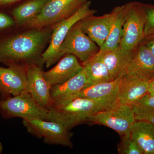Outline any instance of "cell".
Returning <instances> with one entry per match:
<instances>
[{
    "label": "cell",
    "mask_w": 154,
    "mask_h": 154,
    "mask_svg": "<svg viewBox=\"0 0 154 154\" xmlns=\"http://www.w3.org/2000/svg\"><path fill=\"white\" fill-rule=\"evenodd\" d=\"M52 27V26H51ZM31 29L0 42V63L6 65L45 64L42 54L49 42L53 26Z\"/></svg>",
    "instance_id": "6da1fadb"
},
{
    "label": "cell",
    "mask_w": 154,
    "mask_h": 154,
    "mask_svg": "<svg viewBox=\"0 0 154 154\" xmlns=\"http://www.w3.org/2000/svg\"><path fill=\"white\" fill-rule=\"evenodd\" d=\"M109 109L99 101L78 97L65 105L48 110L46 120L60 122L69 129L88 121L102 110Z\"/></svg>",
    "instance_id": "7a4b0ae2"
},
{
    "label": "cell",
    "mask_w": 154,
    "mask_h": 154,
    "mask_svg": "<svg viewBox=\"0 0 154 154\" xmlns=\"http://www.w3.org/2000/svg\"><path fill=\"white\" fill-rule=\"evenodd\" d=\"M146 22L144 4L137 2L125 4L123 33L119 46L125 50L134 51L144 38Z\"/></svg>",
    "instance_id": "3957f363"
},
{
    "label": "cell",
    "mask_w": 154,
    "mask_h": 154,
    "mask_svg": "<svg viewBox=\"0 0 154 154\" xmlns=\"http://www.w3.org/2000/svg\"><path fill=\"white\" fill-rule=\"evenodd\" d=\"M91 1H88L73 15L53 26L49 45L42 54L46 67L49 68L61 58L60 47L74 25L84 18L94 15L97 11L91 8Z\"/></svg>",
    "instance_id": "277c9868"
},
{
    "label": "cell",
    "mask_w": 154,
    "mask_h": 154,
    "mask_svg": "<svg viewBox=\"0 0 154 154\" xmlns=\"http://www.w3.org/2000/svg\"><path fill=\"white\" fill-rule=\"evenodd\" d=\"M88 0H49L35 18L24 26L31 29L51 27L70 17Z\"/></svg>",
    "instance_id": "5b68a950"
},
{
    "label": "cell",
    "mask_w": 154,
    "mask_h": 154,
    "mask_svg": "<svg viewBox=\"0 0 154 154\" xmlns=\"http://www.w3.org/2000/svg\"><path fill=\"white\" fill-rule=\"evenodd\" d=\"M48 112L25 90L17 96L0 100V113L5 119L17 117L23 119L46 120Z\"/></svg>",
    "instance_id": "8992f818"
},
{
    "label": "cell",
    "mask_w": 154,
    "mask_h": 154,
    "mask_svg": "<svg viewBox=\"0 0 154 154\" xmlns=\"http://www.w3.org/2000/svg\"><path fill=\"white\" fill-rule=\"evenodd\" d=\"M22 123L27 132L39 139L45 143L72 148V134L63 125L53 121L40 119H23Z\"/></svg>",
    "instance_id": "52a82bcc"
},
{
    "label": "cell",
    "mask_w": 154,
    "mask_h": 154,
    "mask_svg": "<svg viewBox=\"0 0 154 154\" xmlns=\"http://www.w3.org/2000/svg\"><path fill=\"white\" fill-rule=\"evenodd\" d=\"M136 120L131 106L118 103L112 108L95 113L87 122L107 127L122 137L131 134Z\"/></svg>",
    "instance_id": "ba28073f"
},
{
    "label": "cell",
    "mask_w": 154,
    "mask_h": 154,
    "mask_svg": "<svg viewBox=\"0 0 154 154\" xmlns=\"http://www.w3.org/2000/svg\"><path fill=\"white\" fill-rule=\"evenodd\" d=\"M59 51L61 57L66 54H72L83 62L98 53L99 47L77 23L69 31Z\"/></svg>",
    "instance_id": "9c48e42d"
},
{
    "label": "cell",
    "mask_w": 154,
    "mask_h": 154,
    "mask_svg": "<svg viewBox=\"0 0 154 154\" xmlns=\"http://www.w3.org/2000/svg\"><path fill=\"white\" fill-rule=\"evenodd\" d=\"M26 66L12 65L8 68L0 67V94L1 99L19 95L26 90Z\"/></svg>",
    "instance_id": "30bf717a"
},
{
    "label": "cell",
    "mask_w": 154,
    "mask_h": 154,
    "mask_svg": "<svg viewBox=\"0 0 154 154\" xmlns=\"http://www.w3.org/2000/svg\"><path fill=\"white\" fill-rule=\"evenodd\" d=\"M42 67L36 64L26 66L27 80L25 91L42 107L49 110L51 106V87L45 79Z\"/></svg>",
    "instance_id": "8fae6325"
},
{
    "label": "cell",
    "mask_w": 154,
    "mask_h": 154,
    "mask_svg": "<svg viewBox=\"0 0 154 154\" xmlns=\"http://www.w3.org/2000/svg\"><path fill=\"white\" fill-rule=\"evenodd\" d=\"M87 84V78L83 69L65 82L53 86L50 89L51 106L50 109L65 105L78 97Z\"/></svg>",
    "instance_id": "7c38bea8"
},
{
    "label": "cell",
    "mask_w": 154,
    "mask_h": 154,
    "mask_svg": "<svg viewBox=\"0 0 154 154\" xmlns=\"http://www.w3.org/2000/svg\"><path fill=\"white\" fill-rule=\"evenodd\" d=\"M125 75L147 82L154 79V56L144 45L135 50Z\"/></svg>",
    "instance_id": "4fadbf2b"
},
{
    "label": "cell",
    "mask_w": 154,
    "mask_h": 154,
    "mask_svg": "<svg viewBox=\"0 0 154 154\" xmlns=\"http://www.w3.org/2000/svg\"><path fill=\"white\" fill-rule=\"evenodd\" d=\"M114 17L115 12L113 10L110 13L103 16L96 17L92 15L85 17L77 23L82 30L100 47L109 35Z\"/></svg>",
    "instance_id": "5bb4252c"
},
{
    "label": "cell",
    "mask_w": 154,
    "mask_h": 154,
    "mask_svg": "<svg viewBox=\"0 0 154 154\" xmlns=\"http://www.w3.org/2000/svg\"><path fill=\"white\" fill-rule=\"evenodd\" d=\"M121 77L106 82L85 87L78 97L99 101L108 108L118 104L117 98Z\"/></svg>",
    "instance_id": "9a60e30c"
},
{
    "label": "cell",
    "mask_w": 154,
    "mask_h": 154,
    "mask_svg": "<svg viewBox=\"0 0 154 154\" xmlns=\"http://www.w3.org/2000/svg\"><path fill=\"white\" fill-rule=\"evenodd\" d=\"M83 69L82 64L75 56L66 54L56 65L46 72H43L45 80L51 87L62 84L75 76Z\"/></svg>",
    "instance_id": "2e32d148"
},
{
    "label": "cell",
    "mask_w": 154,
    "mask_h": 154,
    "mask_svg": "<svg viewBox=\"0 0 154 154\" xmlns=\"http://www.w3.org/2000/svg\"><path fill=\"white\" fill-rule=\"evenodd\" d=\"M149 82L125 75L122 76L119 89L118 103L132 106L148 94Z\"/></svg>",
    "instance_id": "e0dca14e"
},
{
    "label": "cell",
    "mask_w": 154,
    "mask_h": 154,
    "mask_svg": "<svg viewBox=\"0 0 154 154\" xmlns=\"http://www.w3.org/2000/svg\"><path fill=\"white\" fill-rule=\"evenodd\" d=\"M134 51L125 50L119 46L108 51H99L108 69L111 81L125 74Z\"/></svg>",
    "instance_id": "ac0fdd59"
},
{
    "label": "cell",
    "mask_w": 154,
    "mask_h": 154,
    "mask_svg": "<svg viewBox=\"0 0 154 154\" xmlns=\"http://www.w3.org/2000/svg\"><path fill=\"white\" fill-rule=\"evenodd\" d=\"M131 136L143 154H154V125L143 120H136L132 125Z\"/></svg>",
    "instance_id": "d6986e66"
},
{
    "label": "cell",
    "mask_w": 154,
    "mask_h": 154,
    "mask_svg": "<svg viewBox=\"0 0 154 154\" xmlns=\"http://www.w3.org/2000/svg\"><path fill=\"white\" fill-rule=\"evenodd\" d=\"M82 65L87 78L85 87L111 81L108 69L99 52L83 62Z\"/></svg>",
    "instance_id": "ffe728a7"
},
{
    "label": "cell",
    "mask_w": 154,
    "mask_h": 154,
    "mask_svg": "<svg viewBox=\"0 0 154 154\" xmlns=\"http://www.w3.org/2000/svg\"><path fill=\"white\" fill-rule=\"evenodd\" d=\"M115 17L110 33L104 44L99 47V51H106L115 49L119 46L123 33L125 21V5L113 9Z\"/></svg>",
    "instance_id": "44dd1931"
},
{
    "label": "cell",
    "mask_w": 154,
    "mask_h": 154,
    "mask_svg": "<svg viewBox=\"0 0 154 154\" xmlns=\"http://www.w3.org/2000/svg\"><path fill=\"white\" fill-rule=\"evenodd\" d=\"M49 0H30L14 9L12 15L19 25H25L32 21L41 12Z\"/></svg>",
    "instance_id": "7402d4cb"
},
{
    "label": "cell",
    "mask_w": 154,
    "mask_h": 154,
    "mask_svg": "<svg viewBox=\"0 0 154 154\" xmlns=\"http://www.w3.org/2000/svg\"><path fill=\"white\" fill-rule=\"evenodd\" d=\"M136 120L143 116L154 115V95L147 94L132 106Z\"/></svg>",
    "instance_id": "603a6c76"
},
{
    "label": "cell",
    "mask_w": 154,
    "mask_h": 154,
    "mask_svg": "<svg viewBox=\"0 0 154 154\" xmlns=\"http://www.w3.org/2000/svg\"><path fill=\"white\" fill-rule=\"evenodd\" d=\"M121 142L118 146L119 153L120 154H143L131 134L121 137Z\"/></svg>",
    "instance_id": "cb8c5ba5"
},
{
    "label": "cell",
    "mask_w": 154,
    "mask_h": 154,
    "mask_svg": "<svg viewBox=\"0 0 154 154\" xmlns=\"http://www.w3.org/2000/svg\"><path fill=\"white\" fill-rule=\"evenodd\" d=\"M146 22L145 26V36L154 34V6L144 4Z\"/></svg>",
    "instance_id": "d4e9b609"
},
{
    "label": "cell",
    "mask_w": 154,
    "mask_h": 154,
    "mask_svg": "<svg viewBox=\"0 0 154 154\" xmlns=\"http://www.w3.org/2000/svg\"><path fill=\"white\" fill-rule=\"evenodd\" d=\"M15 21L10 16L4 13H0V30H4L14 25Z\"/></svg>",
    "instance_id": "484cf974"
},
{
    "label": "cell",
    "mask_w": 154,
    "mask_h": 154,
    "mask_svg": "<svg viewBox=\"0 0 154 154\" xmlns=\"http://www.w3.org/2000/svg\"><path fill=\"white\" fill-rule=\"evenodd\" d=\"M140 43L147 47L154 56V34L145 36Z\"/></svg>",
    "instance_id": "4316f807"
},
{
    "label": "cell",
    "mask_w": 154,
    "mask_h": 154,
    "mask_svg": "<svg viewBox=\"0 0 154 154\" xmlns=\"http://www.w3.org/2000/svg\"><path fill=\"white\" fill-rule=\"evenodd\" d=\"M137 120H146V121L149 122H151L154 125V115L143 116V117L138 119Z\"/></svg>",
    "instance_id": "83f0119b"
},
{
    "label": "cell",
    "mask_w": 154,
    "mask_h": 154,
    "mask_svg": "<svg viewBox=\"0 0 154 154\" xmlns=\"http://www.w3.org/2000/svg\"><path fill=\"white\" fill-rule=\"evenodd\" d=\"M22 0H0V5H10L13 3L17 2Z\"/></svg>",
    "instance_id": "f1b7e54d"
},
{
    "label": "cell",
    "mask_w": 154,
    "mask_h": 154,
    "mask_svg": "<svg viewBox=\"0 0 154 154\" xmlns=\"http://www.w3.org/2000/svg\"><path fill=\"white\" fill-rule=\"evenodd\" d=\"M149 94L154 95V79L149 82Z\"/></svg>",
    "instance_id": "f546056e"
},
{
    "label": "cell",
    "mask_w": 154,
    "mask_h": 154,
    "mask_svg": "<svg viewBox=\"0 0 154 154\" xmlns=\"http://www.w3.org/2000/svg\"><path fill=\"white\" fill-rule=\"evenodd\" d=\"M3 149V147L2 144L0 142V154L2 153V152Z\"/></svg>",
    "instance_id": "4dcf8cb0"
}]
</instances>
